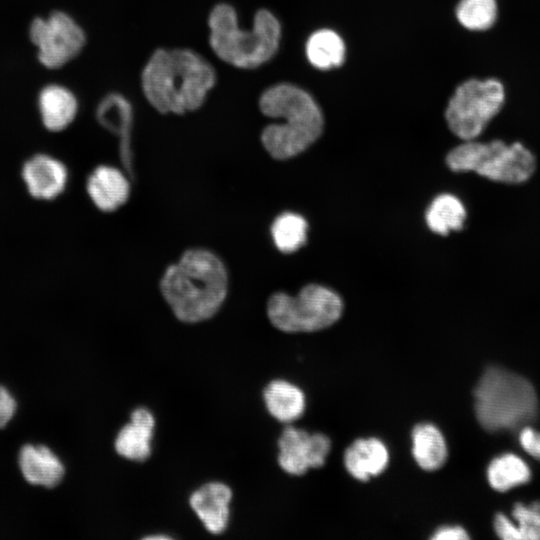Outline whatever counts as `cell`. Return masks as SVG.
Listing matches in <instances>:
<instances>
[{"label": "cell", "instance_id": "1", "mask_svg": "<svg viewBox=\"0 0 540 540\" xmlns=\"http://www.w3.org/2000/svg\"><path fill=\"white\" fill-rule=\"evenodd\" d=\"M216 84L214 67L187 48H159L141 73L142 92L162 114H185L199 109Z\"/></svg>", "mask_w": 540, "mask_h": 540}, {"label": "cell", "instance_id": "2", "mask_svg": "<svg viewBox=\"0 0 540 540\" xmlns=\"http://www.w3.org/2000/svg\"><path fill=\"white\" fill-rule=\"evenodd\" d=\"M163 298L182 322L196 323L215 315L228 293V273L221 259L203 248L186 250L160 280Z\"/></svg>", "mask_w": 540, "mask_h": 540}, {"label": "cell", "instance_id": "3", "mask_svg": "<svg viewBox=\"0 0 540 540\" xmlns=\"http://www.w3.org/2000/svg\"><path fill=\"white\" fill-rule=\"evenodd\" d=\"M260 111L281 122L266 126L260 140L268 154L277 160L297 156L312 145L323 130V116L315 100L303 89L280 83L264 90Z\"/></svg>", "mask_w": 540, "mask_h": 540}, {"label": "cell", "instance_id": "4", "mask_svg": "<svg viewBox=\"0 0 540 540\" xmlns=\"http://www.w3.org/2000/svg\"><path fill=\"white\" fill-rule=\"evenodd\" d=\"M209 45L223 62L239 69H255L276 54L281 38V25L267 9L258 10L250 28L239 25L234 7L216 4L208 16Z\"/></svg>", "mask_w": 540, "mask_h": 540}, {"label": "cell", "instance_id": "5", "mask_svg": "<svg viewBox=\"0 0 540 540\" xmlns=\"http://www.w3.org/2000/svg\"><path fill=\"white\" fill-rule=\"evenodd\" d=\"M473 394L477 420L490 432L517 429L533 420L538 411L530 381L498 366L484 371Z\"/></svg>", "mask_w": 540, "mask_h": 540}, {"label": "cell", "instance_id": "6", "mask_svg": "<svg viewBox=\"0 0 540 540\" xmlns=\"http://www.w3.org/2000/svg\"><path fill=\"white\" fill-rule=\"evenodd\" d=\"M26 36L35 61L49 72L64 70L72 64L88 42L83 25L64 8L33 15L27 23Z\"/></svg>", "mask_w": 540, "mask_h": 540}, {"label": "cell", "instance_id": "7", "mask_svg": "<svg viewBox=\"0 0 540 540\" xmlns=\"http://www.w3.org/2000/svg\"><path fill=\"white\" fill-rule=\"evenodd\" d=\"M446 162L452 171H473L490 180L519 184L535 170L534 155L519 142L507 145L501 140L479 143L469 140L454 149Z\"/></svg>", "mask_w": 540, "mask_h": 540}, {"label": "cell", "instance_id": "8", "mask_svg": "<svg viewBox=\"0 0 540 540\" xmlns=\"http://www.w3.org/2000/svg\"><path fill=\"white\" fill-rule=\"evenodd\" d=\"M342 310L341 298L316 284L303 287L297 296L275 293L267 302V315L272 325L289 333L324 329L340 318Z\"/></svg>", "mask_w": 540, "mask_h": 540}, {"label": "cell", "instance_id": "9", "mask_svg": "<svg viewBox=\"0 0 540 540\" xmlns=\"http://www.w3.org/2000/svg\"><path fill=\"white\" fill-rule=\"evenodd\" d=\"M504 102V89L495 79H470L456 89L445 117L450 130L469 141L479 136Z\"/></svg>", "mask_w": 540, "mask_h": 540}, {"label": "cell", "instance_id": "10", "mask_svg": "<svg viewBox=\"0 0 540 540\" xmlns=\"http://www.w3.org/2000/svg\"><path fill=\"white\" fill-rule=\"evenodd\" d=\"M278 463L287 473L304 474L309 468L323 466L330 451L329 438L321 433L310 434L292 426L286 427L278 441Z\"/></svg>", "mask_w": 540, "mask_h": 540}, {"label": "cell", "instance_id": "11", "mask_svg": "<svg viewBox=\"0 0 540 540\" xmlns=\"http://www.w3.org/2000/svg\"><path fill=\"white\" fill-rule=\"evenodd\" d=\"M35 108L41 126L49 133H62L76 121L81 101L76 91L63 81L43 83L35 94Z\"/></svg>", "mask_w": 540, "mask_h": 540}, {"label": "cell", "instance_id": "12", "mask_svg": "<svg viewBox=\"0 0 540 540\" xmlns=\"http://www.w3.org/2000/svg\"><path fill=\"white\" fill-rule=\"evenodd\" d=\"M21 178L32 198L52 201L64 193L69 172L65 163L56 156L38 152L23 162Z\"/></svg>", "mask_w": 540, "mask_h": 540}, {"label": "cell", "instance_id": "13", "mask_svg": "<svg viewBox=\"0 0 540 540\" xmlns=\"http://www.w3.org/2000/svg\"><path fill=\"white\" fill-rule=\"evenodd\" d=\"M95 119L100 126L119 138L121 161L127 172H132L131 132L133 107L123 94L109 92L95 107Z\"/></svg>", "mask_w": 540, "mask_h": 540}, {"label": "cell", "instance_id": "14", "mask_svg": "<svg viewBox=\"0 0 540 540\" xmlns=\"http://www.w3.org/2000/svg\"><path fill=\"white\" fill-rule=\"evenodd\" d=\"M231 489L224 483L210 482L190 497V506L205 528L212 534L222 533L229 520Z\"/></svg>", "mask_w": 540, "mask_h": 540}, {"label": "cell", "instance_id": "15", "mask_svg": "<svg viewBox=\"0 0 540 540\" xmlns=\"http://www.w3.org/2000/svg\"><path fill=\"white\" fill-rule=\"evenodd\" d=\"M86 190L100 211L113 212L128 200L130 184L119 169L100 165L88 176Z\"/></svg>", "mask_w": 540, "mask_h": 540}, {"label": "cell", "instance_id": "16", "mask_svg": "<svg viewBox=\"0 0 540 540\" xmlns=\"http://www.w3.org/2000/svg\"><path fill=\"white\" fill-rule=\"evenodd\" d=\"M19 467L26 481L46 488L58 485L65 473L60 459L44 445H24L19 452Z\"/></svg>", "mask_w": 540, "mask_h": 540}, {"label": "cell", "instance_id": "17", "mask_svg": "<svg viewBox=\"0 0 540 540\" xmlns=\"http://www.w3.org/2000/svg\"><path fill=\"white\" fill-rule=\"evenodd\" d=\"M130 423L119 431L115 440L116 452L124 458L143 461L151 453V440L155 420L146 408L135 409Z\"/></svg>", "mask_w": 540, "mask_h": 540}, {"label": "cell", "instance_id": "18", "mask_svg": "<svg viewBox=\"0 0 540 540\" xmlns=\"http://www.w3.org/2000/svg\"><path fill=\"white\" fill-rule=\"evenodd\" d=\"M389 461L388 450L376 438L358 439L345 451L344 464L351 476L367 481L384 471Z\"/></svg>", "mask_w": 540, "mask_h": 540}, {"label": "cell", "instance_id": "19", "mask_svg": "<svg viewBox=\"0 0 540 540\" xmlns=\"http://www.w3.org/2000/svg\"><path fill=\"white\" fill-rule=\"evenodd\" d=\"M264 401L268 412L281 422H292L305 410L304 393L284 380H274L266 386Z\"/></svg>", "mask_w": 540, "mask_h": 540}, {"label": "cell", "instance_id": "20", "mask_svg": "<svg viewBox=\"0 0 540 540\" xmlns=\"http://www.w3.org/2000/svg\"><path fill=\"white\" fill-rule=\"evenodd\" d=\"M412 454L424 470L433 471L447 459V446L442 433L432 424H418L412 431Z\"/></svg>", "mask_w": 540, "mask_h": 540}, {"label": "cell", "instance_id": "21", "mask_svg": "<svg viewBox=\"0 0 540 540\" xmlns=\"http://www.w3.org/2000/svg\"><path fill=\"white\" fill-rule=\"evenodd\" d=\"M487 479L493 489L506 492L529 482L531 470L522 458L513 453H506L490 462Z\"/></svg>", "mask_w": 540, "mask_h": 540}, {"label": "cell", "instance_id": "22", "mask_svg": "<svg viewBox=\"0 0 540 540\" xmlns=\"http://www.w3.org/2000/svg\"><path fill=\"white\" fill-rule=\"evenodd\" d=\"M306 55L314 67L328 70L343 63L345 45L336 32L329 29L318 30L307 40Z\"/></svg>", "mask_w": 540, "mask_h": 540}, {"label": "cell", "instance_id": "23", "mask_svg": "<svg viewBox=\"0 0 540 540\" xmlns=\"http://www.w3.org/2000/svg\"><path fill=\"white\" fill-rule=\"evenodd\" d=\"M426 223L431 231L446 235L463 226L466 211L461 201L450 194L437 196L426 212Z\"/></svg>", "mask_w": 540, "mask_h": 540}, {"label": "cell", "instance_id": "24", "mask_svg": "<svg viewBox=\"0 0 540 540\" xmlns=\"http://www.w3.org/2000/svg\"><path fill=\"white\" fill-rule=\"evenodd\" d=\"M307 228L301 215L292 212L280 214L271 226L275 246L283 253L297 251L306 242Z\"/></svg>", "mask_w": 540, "mask_h": 540}, {"label": "cell", "instance_id": "25", "mask_svg": "<svg viewBox=\"0 0 540 540\" xmlns=\"http://www.w3.org/2000/svg\"><path fill=\"white\" fill-rule=\"evenodd\" d=\"M459 22L470 30H485L495 22V0H461L456 8Z\"/></svg>", "mask_w": 540, "mask_h": 540}, {"label": "cell", "instance_id": "26", "mask_svg": "<svg viewBox=\"0 0 540 540\" xmlns=\"http://www.w3.org/2000/svg\"><path fill=\"white\" fill-rule=\"evenodd\" d=\"M518 540H540V501L516 503L512 509Z\"/></svg>", "mask_w": 540, "mask_h": 540}, {"label": "cell", "instance_id": "27", "mask_svg": "<svg viewBox=\"0 0 540 540\" xmlns=\"http://www.w3.org/2000/svg\"><path fill=\"white\" fill-rule=\"evenodd\" d=\"M519 442L528 454L540 461V432L525 427L519 434Z\"/></svg>", "mask_w": 540, "mask_h": 540}, {"label": "cell", "instance_id": "28", "mask_svg": "<svg viewBox=\"0 0 540 540\" xmlns=\"http://www.w3.org/2000/svg\"><path fill=\"white\" fill-rule=\"evenodd\" d=\"M15 411V399L4 386L0 385V428L11 420Z\"/></svg>", "mask_w": 540, "mask_h": 540}, {"label": "cell", "instance_id": "29", "mask_svg": "<svg viewBox=\"0 0 540 540\" xmlns=\"http://www.w3.org/2000/svg\"><path fill=\"white\" fill-rule=\"evenodd\" d=\"M494 529L498 537L504 540H518L515 525L504 514H497L494 518Z\"/></svg>", "mask_w": 540, "mask_h": 540}, {"label": "cell", "instance_id": "30", "mask_svg": "<svg viewBox=\"0 0 540 540\" xmlns=\"http://www.w3.org/2000/svg\"><path fill=\"white\" fill-rule=\"evenodd\" d=\"M469 536L460 526L441 527L431 537L433 540H466Z\"/></svg>", "mask_w": 540, "mask_h": 540}, {"label": "cell", "instance_id": "31", "mask_svg": "<svg viewBox=\"0 0 540 540\" xmlns=\"http://www.w3.org/2000/svg\"><path fill=\"white\" fill-rule=\"evenodd\" d=\"M148 538H149V539H154V538L163 539V538H169V537L163 536V535H158V536H149Z\"/></svg>", "mask_w": 540, "mask_h": 540}]
</instances>
